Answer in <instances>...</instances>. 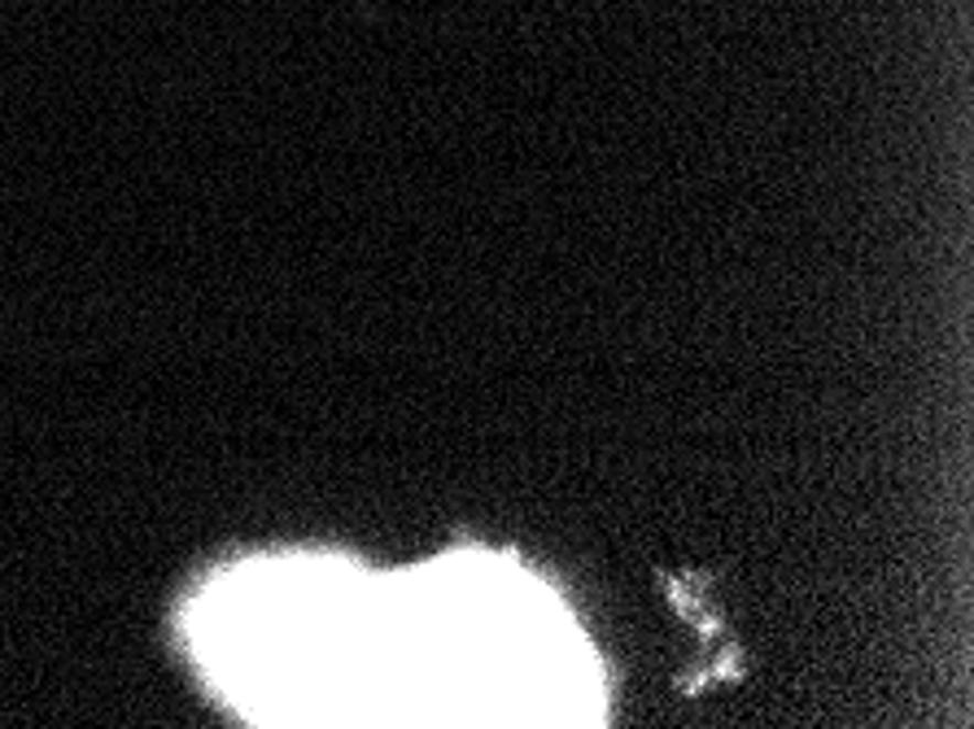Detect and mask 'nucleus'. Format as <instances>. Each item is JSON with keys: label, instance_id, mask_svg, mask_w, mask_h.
<instances>
[{"label": "nucleus", "instance_id": "nucleus-1", "mask_svg": "<svg viewBox=\"0 0 974 729\" xmlns=\"http://www.w3.org/2000/svg\"><path fill=\"white\" fill-rule=\"evenodd\" d=\"M206 677L262 726L385 721V586L324 559H253L188 608Z\"/></svg>", "mask_w": 974, "mask_h": 729}]
</instances>
